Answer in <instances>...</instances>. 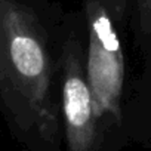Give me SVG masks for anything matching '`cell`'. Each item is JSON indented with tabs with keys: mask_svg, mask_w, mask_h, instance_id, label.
I'll return each mask as SVG.
<instances>
[{
	"mask_svg": "<svg viewBox=\"0 0 151 151\" xmlns=\"http://www.w3.org/2000/svg\"><path fill=\"white\" fill-rule=\"evenodd\" d=\"M88 55L86 79L92 92L98 120L122 119V93L124 85V53L114 21L98 0L86 2Z\"/></svg>",
	"mask_w": 151,
	"mask_h": 151,
	"instance_id": "obj_2",
	"label": "cell"
},
{
	"mask_svg": "<svg viewBox=\"0 0 151 151\" xmlns=\"http://www.w3.org/2000/svg\"><path fill=\"white\" fill-rule=\"evenodd\" d=\"M138 27L142 34L151 36V0H138Z\"/></svg>",
	"mask_w": 151,
	"mask_h": 151,
	"instance_id": "obj_4",
	"label": "cell"
},
{
	"mask_svg": "<svg viewBox=\"0 0 151 151\" xmlns=\"http://www.w3.org/2000/svg\"><path fill=\"white\" fill-rule=\"evenodd\" d=\"M50 61L42 27L19 0H0V105L22 132L58 135Z\"/></svg>",
	"mask_w": 151,
	"mask_h": 151,
	"instance_id": "obj_1",
	"label": "cell"
},
{
	"mask_svg": "<svg viewBox=\"0 0 151 151\" xmlns=\"http://www.w3.org/2000/svg\"><path fill=\"white\" fill-rule=\"evenodd\" d=\"M98 2L107 9V12L110 14V17L113 18L114 22H117V24L124 22L129 0H98Z\"/></svg>",
	"mask_w": 151,
	"mask_h": 151,
	"instance_id": "obj_5",
	"label": "cell"
},
{
	"mask_svg": "<svg viewBox=\"0 0 151 151\" xmlns=\"http://www.w3.org/2000/svg\"><path fill=\"white\" fill-rule=\"evenodd\" d=\"M62 117L71 151H91L98 141V117L86 79L82 46L70 40L62 49Z\"/></svg>",
	"mask_w": 151,
	"mask_h": 151,
	"instance_id": "obj_3",
	"label": "cell"
}]
</instances>
